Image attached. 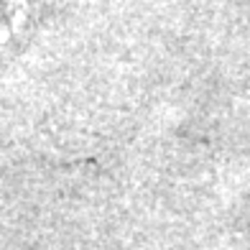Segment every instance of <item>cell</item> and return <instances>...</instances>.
<instances>
[{"label":"cell","mask_w":250,"mask_h":250,"mask_svg":"<svg viewBox=\"0 0 250 250\" xmlns=\"http://www.w3.org/2000/svg\"><path fill=\"white\" fill-rule=\"evenodd\" d=\"M28 10L26 0H0V39H10Z\"/></svg>","instance_id":"obj_1"}]
</instances>
